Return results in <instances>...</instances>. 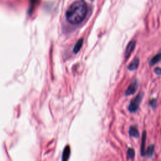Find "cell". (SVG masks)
<instances>
[{
  "label": "cell",
  "mask_w": 161,
  "mask_h": 161,
  "mask_svg": "<svg viewBox=\"0 0 161 161\" xmlns=\"http://www.w3.org/2000/svg\"><path fill=\"white\" fill-rule=\"evenodd\" d=\"M161 60V53L157 54L155 55L154 57H153V58L150 60L149 62V65L150 66H154L155 64H158L159 62H160Z\"/></svg>",
  "instance_id": "9c48e42d"
},
{
  "label": "cell",
  "mask_w": 161,
  "mask_h": 161,
  "mask_svg": "<svg viewBox=\"0 0 161 161\" xmlns=\"http://www.w3.org/2000/svg\"><path fill=\"white\" fill-rule=\"evenodd\" d=\"M154 149H155V147L154 145H150L148 147L147 151H146V154L148 158H152L153 154L154 153Z\"/></svg>",
  "instance_id": "8fae6325"
},
{
  "label": "cell",
  "mask_w": 161,
  "mask_h": 161,
  "mask_svg": "<svg viewBox=\"0 0 161 161\" xmlns=\"http://www.w3.org/2000/svg\"><path fill=\"white\" fill-rule=\"evenodd\" d=\"M154 72L157 75H161V68L156 67L154 69Z\"/></svg>",
  "instance_id": "5bb4252c"
},
{
  "label": "cell",
  "mask_w": 161,
  "mask_h": 161,
  "mask_svg": "<svg viewBox=\"0 0 161 161\" xmlns=\"http://www.w3.org/2000/svg\"><path fill=\"white\" fill-rule=\"evenodd\" d=\"M135 150L134 148H129L127 150V155H128V159H134V157H135Z\"/></svg>",
  "instance_id": "7c38bea8"
},
{
  "label": "cell",
  "mask_w": 161,
  "mask_h": 161,
  "mask_svg": "<svg viewBox=\"0 0 161 161\" xmlns=\"http://www.w3.org/2000/svg\"><path fill=\"white\" fill-rule=\"evenodd\" d=\"M149 104L151 107H152L153 108H156L157 106V104H158V101H157L156 99H152L150 102H149Z\"/></svg>",
  "instance_id": "4fadbf2b"
},
{
  "label": "cell",
  "mask_w": 161,
  "mask_h": 161,
  "mask_svg": "<svg viewBox=\"0 0 161 161\" xmlns=\"http://www.w3.org/2000/svg\"><path fill=\"white\" fill-rule=\"evenodd\" d=\"M143 98L142 93H139L136 95V97L133 99L128 106V110L131 113H135L137 111L140 104L142 102V100Z\"/></svg>",
  "instance_id": "7a4b0ae2"
},
{
  "label": "cell",
  "mask_w": 161,
  "mask_h": 161,
  "mask_svg": "<svg viewBox=\"0 0 161 161\" xmlns=\"http://www.w3.org/2000/svg\"><path fill=\"white\" fill-rule=\"evenodd\" d=\"M83 39L80 38L78 40L77 43L75 44L74 49H73V51L75 54H77L78 52L80 50V48H81L83 46Z\"/></svg>",
  "instance_id": "30bf717a"
},
{
  "label": "cell",
  "mask_w": 161,
  "mask_h": 161,
  "mask_svg": "<svg viewBox=\"0 0 161 161\" xmlns=\"http://www.w3.org/2000/svg\"><path fill=\"white\" fill-rule=\"evenodd\" d=\"M70 153H71V148L69 146H67L62 153V161H67L68 159L69 158V155H70Z\"/></svg>",
  "instance_id": "ba28073f"
},
{
  "label": "cell",
  "mask_w": 161,
  "mask_h": 161,
  "mask_svg": "<svg viewBox=\"0 0 161 161\" xmlns=\"http://www.w3.org/2000/svg\"><path fill=\"white\" fill-rule=\"evenodd\" d=\"M135 46H136L135 40H132V41H130L129 43H128V46H127V48H126L125 53V60H127L130 57L132 53L134 52L135 49Z\"/></svg>",
  "instance_id": "3957f363"
},
{
  "label": "cell",
  "mask_w": 161,
  "mask_h": 161,
  "mask_svg": "<svg viewBox=\"0 0 161 161\" xmlns=\"http://www.w3.org/2000/svg\"><path fill=\"white\" fill-rule=\"evenodd\" d=\"M137 88H138L137 80H135L133 82H132L129 85V86L128 87L127 90L125 91V95L130 96L132 94H134L136 92V90H137Z\"/></svg>",
  "instance_id": "277c9868"
},
{
  "label": "cell",
  "mask_w": 161,
  "mask_h": 161,
  "mask_svg": "<svg viewBox=\"0 0 161 161\" xmlns=\"http://www.w3.org/2000/svg\"><path fill=\"white\" fill-rule=\"evenodd\" d=\"M146 140H147V132L146 131H144L142 133V143H141V155L142 156H145L146 155Z\"/></svg>",
  "instance_id": "5b68a950"
},
{
  "label": "cell",
  "mask_w": 161,
  "mask_h": 161,
  "mask_svg": "<svg viewBox=\"0 0 161 161\" xmlns=\"http://www.w3.org/2000/svg\"><path fill=\"white\" fill-rule=\"evenodd\" d=\"M129 135L132 137L139 138V132L137 129V127L135 125L131 126L129 128Z\"/></svg>",
  "instance_id": "8992f818"
},
{
  "label": "cell",
  "mask_w": 161,
  "mask_h": 161,
  "mask_svg": "<svg viewBox=\"0 0 161 161\" xmlns=\"http://www.w3.org/2000/svg\"><path fill=\"white\" fill-rule=\"evenodd\" d=\"M139 66V59L137 57H135L133 61L128 66V69L130 71H134L137 69Z\"/></svg>",
  "instance_id": "52a82bcc"
},
{
  "label": "cell",
  "mask_w": 161,
  "mask_h": 161,
  "mask_svg": "<svg viewBox=\"0 0 161 161\" xmlns=\"http://www.w3.org/2000/svg\"><path fill=\"white\" fill-rule=\"evenodd\" d=\"M88 13V6L83 0L72 3L66 13L67 21L72 25H78L83 22Z\"/></svg>",
  "instance_id": "6da1fadb"
}]
</instances>
